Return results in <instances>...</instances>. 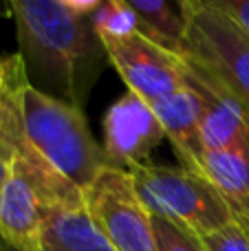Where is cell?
<instances>
[{"instance_id":"obj_1","label":"cell","mask_w":249,"mask_h":251,"mask_svg":"<svg viewBox=\"0 0 249 251\" xmlns=\"http://www.w3.org/2000/svg\"><path fill=\"white\" fill-rule=\"evenodd\" d=\"M100 0H13L18 47L29 84L82 108L100 77L106 47L93 16Z\"/></svg>"},{"instance_id":"obj_2","label":"cell","mask_w":249,"mask_h":251,"mask_svg":"<svg viewBox=\"0 0 249 251\" xmlns=\"http://www.w3.org/2000/svg\"><path fill=\"white\" fill-rule=\"evenodd\" d=\"M22 126L29 143L79 192L104 172L106 154L93 137L82 108L26 84L22 91Z\"/></svg>"},{"instance_id":"obj_3","label":"cell","mask_w":249,"mask_h":251,"mask_svg":"<svg viewBox=\"0 0 249 251\" xmlns=\"http://www.w3.org/2000/svg\"><path fill=\"white\" fill-rule=\"evenodd\" d=\"M183 11L188 29L179 55L249 115V33L212 0H183Z\"/></svg>"},{"instance_id":"obj_4","label":"cell","mask_w":249,"mask_h":251,"mask_svg":"<svg viewBox=\"0 0 249 251\" xmlns=\"http://www.w3.org/2000/svg\"><path fill=\"white\" fill-rule=\"evenodd\" d=\"M130 174L137 194L152 216L183 227L199 238L234 223L225 201L205 174L157 163L139 165Z\"/></svg>"},{"instance_id":"obj_5","label":"cell","mask_w":249,"mask_h":251,"mask_svg":"<svg viewBox=\"0 0 249 251\" xmlns=\"http://www.w3.org/2000/svg\"><path fill=\"white\" fill-rule=\"evenodd\" d=\"M82 194L93 223L115 251H157L152 216L137 194L132 174L106 168Z\"/></svg>"},{"instance_id":"obj_6","label":"cell","mask_w":249,"mask_h":251,"mask_svg":"<svg viewBox=\"0 0 249 251\" xmlns=\"http://www.w3.org/2000/svg\"><path fill=\"white\" fill-rule=\"evenodd\" d=\"M106 55L128 91L150 106L185 88V62L179 53L159 47L141 33L104 42Z\"/></svg>"},{"instance_id":"obj_7","label":"cell","mask_w":249,"mask_h":251,"mask_svg":"<svg viewBox=\"0 0 249 251\" xmlns=\"http://www.w3.org/2000/svg\"><path fill=\"white\" fill-rule=\"evenodd\" d=\"M166 141V132L157 113L139 95L126 91L104 115V154L106 165L130 174L139 165L150 163V154Z\"/></svg>"},{"instance_id":"obj_8","label":"cell","mask_w":249,"mask_h":251,"mask_svg":"<svg viewBox=\"0 0 249 251\" xmlns=\"http://www.w3.org/2000/svg\"><path fill=\"white\" fill-rule=\"evenodd\" d=\"M185 88L199 104L205 152H234L249 159V115L245 108L190 62H185Z\"/></svg>"},{"instance_id":"obj_9","label":"cell","mask_w":249,"mask_h":251,"mask_svg":"<svg viewBox=\"0 0 249 251\" xmlns=\"http://www.w3.org/2000/svg\"><path fill=\"white\" fill-rule=\"evenodd\" d=\"M152 110L163 126L166 141L172 143V150L179 156L181 168L203 174L205 143H203L201 115L194 95L188 88H183L152 104Z\"/></svg>"},{"instance_id":"obj_10","label":"cell","mask_w":249,"mask_h":251,"mask_svg":"<svg viewBox=\"0 0 249 251\" xmlns=\"http://www.w3.org/2000/svg\"><path fill=\"white\" fill-rule=\"evenodd\" d=\"M42 251H115L97 229L84 194L64 201L49 212L42 231Z\"/></svg>"},{"instance_id":"obj_11","label":"cell","mask_w":249,"mask_h":251,"mask_svg":"<svg viewBox=\"0 0 249 251\" xmlns=\"http://www.w3.org/2000/svg\"><path fill=\"white\" fill-rule=\"evenodd\" d=\"M203 174L219 190L232 221L249 236V159L234 152L207 150L203 156Z\"/></svg>"},{"instance_id":"obj_12","label":"cell","mask_w":249,"mask_h":251,"mask_svg":"<svg viewBox=\"0 0 249 251\" xmlns=\"http://www.w3.org/2000/svg\"><path fill=\"white\" fill-rule=\"evenodd\" d=\"M132 11L139 20V33L159 47L172 53H179L185 40V20L183 2H168V0H128Z\"/></svg>"},{"instance_id":"obj_13","label":"cell","mask_w":249,"mask_h":251,"mask_svg":"<svg viewBox=\"0 0 249 251\" xmlns=\"http://www.w3.org/2000/svg\"><path fill=\"white\" fill-rule=\"evenodd\" d=\"M97 35L101 42H115L124 40L132 33H139V20L128 0H108L101 2V7L93 16Z\"/></svg>"},{"instance_id":"obj_14","label":"cell","mask_w":249,"mask_h":251,"mask_svg":"<svg viewBox=\"0 0 249 251\" xmlns=\"http://www.w3.org/2000/svg\"><path fill=\"white\" fill-rule=\"evenodd\" d=\"M152 229L157 238V251H205L199 236L159 216H152Z\"/></svg>"},{"instance_id":"obj_15","label":"cell","mask_w":249,"mask_h":251,"mask_svg":"<svg viewBox=\"0 0 249 251\" xmlns=\"http://www.w3.org/2000/svg\"><path fill=\"white\" fill-rule=\"evenodd\" d=\"M205 251H249V236L236 223L201 238Z\"/></svg>"},{"instance_id":"obj_16","label":"cell","mask_w":249,"mask_h":251,"mask_svg":"<svg viewBox=\"0 0 249 251\" xmlns=\"http://www.w3.org/2000/svg\"><path fill=\"white\" fill-rule=\"evenodd\" d=\"M212 2L249 33V0H212Z\"/></svg>"},{"instance_id":"obj_17","label":"cell","mask_w":249,"mask_h":251,"mask_svg":"<svg viewBox=\"0 0 249 251\" xmlns=\"http://www.w3.org/2000/svg\"><path fill=\"white\" fill-rule=\"evenodd\" d=\"M9 172H11V150L0 141V192H2L4 183H7Z\"/></svg>"},{"instance_id":"obj_18","label":"cell","mask_w":249,"mask_h":251,"mask_svg":"<svg viewBox=\"0 0 249 251\" xmlns=\"http://www.w3.org/2000/svg\"><path fill=\"white\" fill-rule=\"evenodd\" d=\"M13 62H16V55H9V57H0V95L4 93L9 84V77H11V69H13Z\"/></svg>"},{"instance_id":"obj_19","label":"cell","mask_w":249,"mask_h":251,"mask_svg":"<svg viewBox=\"0 0 249 251\" xmlns=\"http://www.w3.org/2000/svg\"><path fill=\"white\" fill-rule=\"evenodd\" d=\"M0 251H16V249H11V247H7L4 243H0Z\"/></svg>"}]
</instances>
